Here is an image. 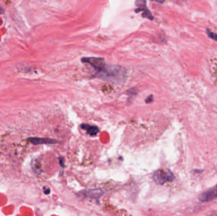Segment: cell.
<instances>
[{
	"instance_id": "cell-8",
	"label": "cell",
	"mask_w": 217,
	"mask_h": 216,
	"mask_svg": "<svg viewBox=\"0 0 217 216\" xmlns=\"http://www.w3.org/2000/svg\"><path fill=\"white\" fill-rule=\"evenodd\" d=\"M206 34L209 37L217 41V34H215V33L212 32L209 29H206Z\"/></svg>"
},
{
	"instance_id": "cell-7",
	"label": "cell",
	"mask_w": 217,
	"mask_h": 216,
	"mask_svg": "<svg viewBox=\"0 0 217 216\" xmlns=\"http://www.w3.org/2000/svg\"><path fill=\"white\" fill-rule=\"evenodd\" d=\"M81 128L87 131V133L90 136H95L99 132V129L97 126H90L88 124H83L81 126Z\"/></svg>"
},
{
	"instance_id": "cell-9",
	"label": "cell",
	"mask_w": 217,
	"mask_h": 216,
	"mask_svg": "<svg viewBox=\"0 0 217 216\" xmlns=\"http://www.w3.org/2000/svg\"><path fill=\"white\" fill-rule=\"evenodd\" d=\"M153 101V96L152 95H151V96H149L148 97H147L145 99V102L147 103H151Z\"/></svg>"
},
{
	"instance_id": "cell-6",
	"label": "cell",
	"mask_w": 217,
	"mask_h": 216,
	"mask_svg": "<svg viewBox=\"0 0 217 216\" xmlns=\"http://www.w3.org/2000/svg\"><path fill=\"white\" fill-rule=\"evenodd\" d=\"M29 140L34 145L52 144V143H55L57 142V141L52 140V139L40 138H30L29 139Z\"/></svg>"
},
{
	"instance_id": "cell-10",
	"label": "cell",
	"mask_w": 217,
	"mask_h": 216,
	"mask_svg": "<svg viewBox=\"0 0 217 216\" xmlns=\"http://www.w3.org/2000/svg\"><path fill=\"white\" fill-rule=\"evenodd\" d=\"M194 172H203V170L202 169H196V170H194Z\"/></svg>"
},
{
	"instance_id": "cell-3",
	"label": "cell",
	"mask_w": 217,
	"mask_h": 216,
	"mask_svg": "<svg viewBox=\"0 0 217 216\" xmlns=\"http://www.w3.org/2000/svg\"><path fill=\"white\" fill-rule=\"evenodd\" d=\"M216 198H217V184L215 187L203 192L198 197V199L203 202H210Z\"/></svg>"
},
{
	"instance_id": "cell-2",
	"label": "cell",
	"mask_w": 217,
	"mask_h": 216,
	"mask_svg": "<svg viewBox=\"0 0 217 216\" xmlns=\"http://www.w3.org/2000/svg\"><path fill=\"white\" fill-rule=\"evenodd\" d=\"M175 178L173 173L169 170L160 169L154 172L153 175L154 181L158 184H163L167 182L172 181Z\"/></svg>"
},
{
	"instance_id": "cell-4",
	"label": "cell",
	"mask_w": 217,
	"mask_h": 216,
	"mask_svg": "<svg viewBox=\"0 0 217 216\" xmlns=\"http://www.w3.org/2000/svg\"><path fill=\"white\" fill-rule=\"evenodd\" d=\"M146 2H144V1H137L136 2V5L138 6V9H136L135 12L138 13L139 12H142L143 17L145 18H147L150 20H153L154 17L152 15L151 13L150 12V11L147 9L146 5H145Z\"/></svg>"
},
{
	"instance_id": "cell-1",
	"label": "cell",
	"mask_w": 217,
	"mask_h": 216,
	"mask_svg": "<svg viewBox=\"0 0 217 216\" xmlns=\"http://www.w3.org/2000/svg\"><path fill=\"white\" fill-rule=\"evenodd\" d=\"M82 61L91 65L94 69L95 75L104 81L121 84L126 79V70L121 66L107 65L102 58L84 57Z\"/></svg>"
},
{
	"instance_id": "cell-5",
	"label": "cell",
	"mask_w": 217,
	"mask_h": 216,
	"mask_svg": "<svg viewBox=\"0 0 217 216\" xmlns=\"http://www.w3.org/2000/svg\"><path fill=\"white\" fill-rule=\"evenodd\" d=\"M82 195L84 197H87L91 198H99L103 194V192L100 189H94L89 190L87 191H82Z\"/></svg>"
}]
</instances>
